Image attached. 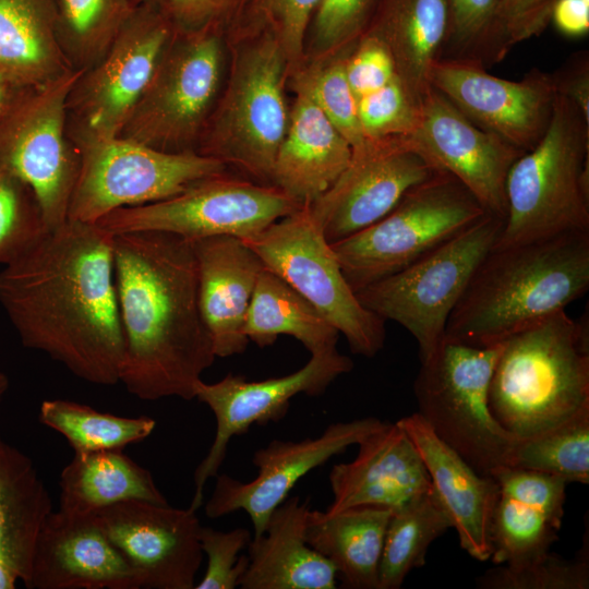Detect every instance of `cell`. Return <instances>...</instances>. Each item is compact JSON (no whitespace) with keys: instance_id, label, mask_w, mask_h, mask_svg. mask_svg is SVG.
I'll list each match as a JSON object with an SVG mask.
<instances>
[{"instance_id":"obj_9","label":"cell","mask_w":589,"mask_h":589,"mask_svg":"<svg viewBox=\"0 0 589 589\" xmlns=\"http://www.w3.org/2000/svg\"><path fill=\"white\" fill-rule=\"evenodd\" d=\"M486 214L455 177L437 171L383 218L330 247L356 292L404 269Z\"/></svg>"},{"instance_id":"obj_54","label":"cell","mask_w":589,"mask_h":589,"mask_svg":"<svg viewBox=\"0 0 589 589\" xmlns=\"http://www.w3.org/2000/svg\"><path fill=\"white\" fill-rule=\"evenodd\" d=\"M461 4H462V0H449V5H450V22L453 19H455L457 16V14L459 13V10L461 8Z\"/></svg>"},{"instance_id":"obj_24","label":"cell","mask_w":589,"mask_h":589,"mask_svg":"<svg viewBox=\"0 0 589 589\" xmlns=\"http://www.w3.org/2000/svg\"><path fill=\"white\" fill-rule=\"evenodd\" d=\"M417 448L432 488L458 534L460 548L485 562L492 554V518L498 486L494 477L476 471L420 417L396 421Z\"/></svg>"},{"instance_id":"obj_15","label":"cell","mask_w":589,"mask_h":589,"mask_svg":"<svg viewBox=\"0 0 589 589\" xmlns=\"http://www.w3.org/2000/svg\"><path fill=\"white\" fill-rule=\"evenodd\" d=\"M301 206L275 185L235 179L225 171L169 199L115 209L96 224L112 235L149 230L191 241L214 236L244 240Z\"/></svg>"},{"instance_id":"obj_21","label":"cell","mask_w":589,"mask_h":589,"mask_svg":"<svg viewBox=\"0 0 589 589\" xmlns=\"http://www.w3.org/2000/svg\"><path fill=\"white\" fill-rule=\"evenodd\" d=\"M141 588L192 589L203 561L196 510L125 501L94 513Z\"/></svg>"},{"instance_id":"obj_42","label":"cell","mask_w":589,"mask_h":589,"mask_svg":"<svg viewBox=\"0 0 589 589\" xmlns=\"http://www.w3.org/2000/svg\"><path fill=\"white\" fill-rule=\"evenodd\" d=\"M47 231L33 190L14 175L0 169V264L15 259Z\"/></svg>"},{"instance_id":"obj_22","label":"cell","mask_w":589,"mask_h":589,"mask_svg":"<svg viewBox=\"0 0 589 589\" xmlns=\"http://www.w3.org/2000/svg\"><path fill=\"white\" fill-rule=\"evenodd\" d=\"M28 588L139 589L137 574L93 514L59 509L44 521L35 544Z\"/></svg>"},{"instance_id":"obj_33","label":"cell","mask_w":589,"mask_h":589,"mask_svg":"<svg viewBox=\"0 0 589 589\" xmlns=\"http://www.w3.org/2000/svg\"><path fill=\"white\" fill-rule=\"evenodd\" d=\"M59 485V509L69 513L93 514L133 500L167 503L149 470L123 449L74 453L61 472Z\"/></svg>"},{"instance_id":"obj_44","label":"cell","mask_w":589,"mask_h":589,"mask_svg":"<svg viewBox=\"0 0 589 589\" xmlns=\"http://www.w3.org/2000/svg\"><path fill=\"white\" fill-rule=\"evenodd\" d=\"M419 105L396 76L383 87L358 98V115L369 142L406 137L414 129Z\"/></svg>"},{"instance_id":"obj_38","label":"cell","mask_w":589,"mask_h":589,"mask_svg":"<svg viewBox=\"0 0 589 589\" xmlns=\"http://www.w3.org/2000/svg\"><path fill=\"white\" fill-rule=\"evenodd\" d=\"M589 482V411L533 437L518 440L510 466Z\"/></svg>"},{"instance_id":"obj_11","label":"cell","mask_w":589,"mask_h":589,"mask_svg":"<svg viewBox=\"0 0 589 589\" xmlns=\"http://www.w3.org/2000/svg\"><path fill=\"white\" fill-rule=\"evenodd\" d=\"M503 225L504 219L486 214L404 269L356 291L357 298L384 321L406 328L422 362L444 341L452 311Z\"/></svg>"},{"instance_id":"obj_53","label":"cell","mask_w":589,"mask_h":589,"mask_svg":"<svg viewBox=\"0 0 589 589\" xmlns=\"http://www.w3.org/2000/svg\"><path fill=\"white\" fill-rule=\"evenodd\" d=\"M12 85L0 77V110Z\"/></svg>"},{"instance_id":"obj_16","label":"cell","mask_w":589,"mask_h":589,"mask_svg":"<svg viewBox=\"0 0 589 589\" xmlns=\"http://www.w3.org/2000/svg\"><path fill=\"white\" fill-rule=\"evenodd\" d=\"M352 368V360L333 347L312 353L302 368L280 377L248 381L243 375L229 373L215 383L199 381L194 398L213 412L216 432L206 456L195 469L194 494L189 507L197 510L202 506L205 484L218 474L232 437L243 435L252 424L280 421L294 396H320Z\"/></svg>"},{"instance_id":"obj_34","label":"cell","mask_w":589,"mask_h":589,"mask_svg":"<svg viewBox=\"0 0 589 589\" xmlns=\"http://www.w3.org/2000/svg\"><path fill=\"white\" fill-rule=\"evenodd\" d=\"M243 332L261 348L272 346L280 335L292 336L311 354L336 347L339 335L308 300L266 267L257 277Z\"/></svg>"},{"instance_id":"obj_1","label":"cell","mask_w":589,"mask_h":589,"mask_svg":"<svg viewBox=\"0 0 589 589\" xmlns=\"http://www.w3.org/2000/svg\"><path fill=\"white\" fill-rule=\"evenodd\" d=\"M0 304L23 346L96 385L119 383L124 337L113 235L67 220L0 271Z\"/></svg>"},{"instance_id":"obj_31","label":"cell","mask_w":589,"mask_h":589,"mask_svg":"<svg viewBox=\"0 0 589 589\" xmlns=\"http://www.w3.org/2000/svg\"><path fill=\"white\" fill-rule=\"evenodd\" d=\"M449 28V0H382L368 27L387 45L397 76L418 105Z\"/></svg>"},{"instance_id":"obj_32","label":"cell","mask_w":589,"mask_h":589,"mask_svg":"<svg viewBox=\"0 0 589 589\" xmlns=\"http://www.w3.org/2000/svg\"><path fill=\"white\" fill-rule=\"evenodd\" d=\"M56 21L57 0H0L1 79L25 86L71 70L57 40Z\"/></svg>"},{"instance_id":"obj_13","label":"cell","mask_w":589,"mask_h":589,"mask_svg":"<svg viewBox=\"0 0 589 589\" xmlns=\"http://www.w3.org/2000/svg\"><path fill=\"white\" fill-rule=\"evenodd\" d=\"M80 167L68 219L96 224L110 212L175 196L227 166L196 152L167 153L116 136L77 147Z\"/></svg>"},{"instance_id":"obj_50","label":"cell","mask_w":589,"mask_h":589,"mask_svg":"<svg viewBox=\"0 0 589 589\" xmlns=\"http://www.w3.org/2000/svg\"><path fill=\"white\" fill-rule=\"evenodd\" d=\"M552 76L556 93L570 99L589 124V63L587 55L577 58L562 74Z\"/></svg>"},{"instance_id":"obj_45","label":"cell","mask_w":589,"mask_h":589,"mask_svg":"<svg viewBox=\"0 0 589 589\" xmlns=\"http://www.w3.org/2000/svg\"><path fill=\"white\" fill-rule=\"evenodd\" d=\"M557 0H498L493 20L480 44L490 47L498 60L507 50L538 36L552 19Z\"/></svg>"},{"instance_id":"obj_43","label":"cell","mask_w":589,"mask_h":589,"mask_svg":"<svg viewBox=\"0 0 589 589\" xmlns=\"http://www.w3.org/2000/svg\"><path fill=\"white\" fill-rule=\"evenodd\" d=\"M382 0H322L306 34L317 59L354 45L370 26Z\"/></svg>"},{"instance_id":"obj_14","label":"cell","mask_w":589,"mask_h":589,"mask_svg":"<svg viewBox=\"0 0 589 589\" xmlns=\"http://www.w3.org/2000/svg\"><path fill=\"white\" fill-rule=\"evenodd\" d=\"M173 32L159 2L135 7L106 55L70 89L67 133L76 147L120 135Z\"/></svg>"},{"instance_id":"obj_3","label":"cell","mask_w":589,"mask_h":589,"mask_svg":"<svg viewBox=\"0 0 589 589\" xmlns=\"http://www.w3.org/2000/svg\"><path fill=\"white\" fill-rule=\"evenodd\" d=\"M588 289L589 231L493 247L452 311L445 339L497 345L565 310Z\"/></svg>"},{"instance_id":"obj_19","label":"cell","mask_w":589,"mask_h":589,"mask_svg":"<svg viewBox=\"0 0 589 589\" xmlns=\"http://www.w3.org/2000/svg\"><path fill=\"white\" fill-rule=\"evenodd\" d=\"M437 171L405 137L371 141L353 152L337 181L308 205L334 243L383 218L411 188Z\"/></svg>"},{"instance_id":"obj_17","label":"cell","mask_w":589,"mask_h":589,"mask_svg":"<svg viewBox=\"0 0 589 589\" xmlns=\"http://www.w3.org/2000/svg\"><path fill=\"white\" fill-rule=\"evenodd\" d=\"M428 83L481 129L530 151L545 132L556 97L553 76L532 71L520 81L486 72L480 60L436 59Z\"/></svg>"},{"instance_id":"obj_48","label":"cell","mask_w":589,"mask_h":589,"mask_svg":"<svg viewBox=\"0 0 589 589\" xmlns=\"http://www.w3.org/2000/svg\"><path fill=\"white\" fill-rule=\"evenodd\" d=\"M252 0H160L178 31L215 28L227 34Z\"/></svg>"},{"instance_id":"obj_28","label":"cell","mask_w":589,"mask_h":589,"mask_svg":"<svg viewBox=\"0 0 589 589\" xmlns=\"http://www.w3.org/2000/svg\"><path fill=\"white\" fill-rule=\"evenodd\" d=\"M309 500L287 497L269 516L263 533L253 537L242 589H335L334 565L309 545L305 525Z\"/></svg>"},{"instance_id":"obj_41","label":"cell","mask_w":589,"mask_h":589,"mask_svg":"<svg viewBox=\"0 0 589 589\" xmlns=\"http://www.w3.org/2000/svg\"><path fill=\"white\" fill-rule=\"evenodd\" d=\"M481 589H587L588 550L572 560L551 552L519 563L500 564L477 578Z\"/></svg>"},{"instance_id":"obj_7","label":"cell","mask_w":589,"mask_h":589,"mask_svg":"<svg viewBox=\"0 0 589 589\" xmlns=\"http://www.w3.org/2000/svg\"><path fill=\"white\" fill-rule=\"evenodd\" d=\"M503 342L472 347L444 339L413 384L418 414L476 471L492 476L510 466L517 443L489 406L491 376Z\"/></svg>"},{"instance_id":"obj_2","label":"cell","mask_w":589,"mask_h":589,"mask_svg":"<svg viewBox=\"0 0 589 589\" xmlns=\"http://www.w3.org/2000/svg\"><path fill=\"white\" fill-rule=\"evenodd\" d=\"M124 337L119 383L139 399H194L216 356L199 303L193 241L164 231L113 235Z\"/></svg>"},{"instance_id":"obj_40","label":"cell","mask_w":589,"mask_h":589,"mask_svg":"<svg viewBox=\"0 0 589 589\" xmlns=\"http://www.w3.org/2000/svg\"><path fill=\"white\" fill-rule=\"evenodd\" d=\"M345 57L317 59L309 67L292 71L293 81L302 84L334 127L351 145L353 152L363 149L369 141L361 129L358 98L345 71Z\"/></svg>"},{"instance_id":"obj_47","label":"cell","mask_w":589,"mask_h":589,"mask_svg":"<svg viewBox=\"0 0 589 589\" xmlns=\"http://www.w3.org/2000/svg\"><path fill=\"white\" fill-rule=\"evenodd\" d=\"M354 47L345 57V71L357 98L383 87L397 76L393 56L377 34L366 29Z\"/></svg>"},{"instance_id":"obj_57","label":"cell","mask_w":589,"mask_h":589,"mask_svg":"<svg viewBox=\"0 0 589 589\" xmlns=\"http://www.w3.org/2000/svg\"><path fill=\"white\" fill-rule=\"evenodd\" d=\"M582 1L589 4V0H582Z\"/></svg>"},{"instance_id":"obj_10","label":"cell","mask_w":589,"mask_h":589,"mask_svg":"<svg viewBox=\"0 0 589 589\" xmlns=\"http://www.w3.org/2000/svg\"><path fill=\"white\" fill-rule=\"evenodd\" d=\"M82 71L12 86L0 110V169L35 193L48 230L68 220L80 155L67 133V99Z\"/></svg>"},{"instance_id":"obj_49","label":"cell","mask_w":589,"mask_h":589,"mask_svg":"<svg viewBox=\"0 0 589 589\" xmlns=\"http://www.w3.org/2000/svg\"><path fill=\"white\" fill-rule=\"evenodd\" d=\"M498 0H462L459 13L450 22L449 34L461 46L480 45L484 37Z\"/></svg>"},{"instance_id":"obj_4","label":"cell","mask_w":589,"mask_h":589,"mask_svg":"<svg viewBox=\"0 0 589 589\" xmlns=\"http://www.w3.org/2000/svg\"><path fill=\"white\" fill-rule=\"evenodd\" d=\"M489 406L517 440L589 411L587 313L574 320L562 310L504 340L490 381Z\"/></svg>"},{"instance_id":"obj_56","label":"cell","mask_w":589,"mask_h":589,"mask_svg":"<svg viewBox=\"0 0 589 589\" xmlns=\"http://www.w3.org/2000/svg\"><path fill=\"white\" fill-rule=\"evenodd\" d=\"M135 3H145V2H159L160 0H133Z\"/></svg>"},{"instance_id":"obj_55","label":"cell","mask_w":589,"mask_h":589,"mask_svg":"<svg viewBox=\"0 0 589 589\" xmlns=\"http://www.w3.org/2000/svg\"><path fill=\"white\" fill-rule=\"evenodd\" d=\"M8 378L7 376L0 372V401L4 395V393L7 392V388H8Z\"/></svg>"},{"instance_id":"obj_37","label":"cell","mask_w":589,"mask_h":589,"mask_svg":"<svg viewBox=\"0 0 589 589\" xmlns=\"http://www.w3.org/2000/svg\"><path fill=\"white\" fill-rule=\"evenodd\" d=\"M38 418L61 434L74 453L123 449L145 440L156 426L151 417H120L68 399L43 401Z\"/></svg>"},{"instance_id":"obj_23","label":"cell","mask_w":589,"mask_h":589,"mask_svg":"<svg viewBox=\"0 0 589 589\" xmlns=\"http://www.w3.org/2000/svg\"><path fill=\"white\" fill-rule=\"evenodd\" d=\"M358 445L353 460L329 472L334 498L325 513L361 505L396 509L432 489L417 448L397 422H386Z\"/></svg>"},{"instance_id":"obj_52","label":"cell","mask_w":589,"mask_h":589,"mask_svg":"<svg viewBox=\"0 0 589 589\" xmlns=\"http://www.w3.org/2000/svg\"><path fill=\"white\" fill-rule=\"evenodd\" d=\"M17 580V576L0 562V589H13Z\"/></svg>"},{"instance_id":"obj_8","label":"cell","mask_w":589,"mask_h":589,"mask_svg":"<svg viewBox=\"0 0 589 589\" xmlns=\"http://www.w3.org/2000/svg\"><path fill=\"white\" fill-rule=\"evenodd\" d=\"M226 33L178 31L119 136L167 153L196 152L225 83Z\"/></svg>"},{"instance_id":"obj_51","label":"cell","mask_w":589,"mask_h":589,"mask_svg":"<svg viewBox=\"0 0 589 589\" xmlns=\"http://www.w3.org/2000/svg\"><path fill=\"white\" fill-rule=\"evenodd\" d=\"M551 21L566 35H584L589 31V4L582 0H557Z\"/></svg>"},{"instance_id":"obj_12","label":"cell","mask_w":589,"mask_h":589,"mask_svg":"<svg viewBox=\"0 0 589 589\" xmlns=\"http://www.w3.org/2000/svg\"><path fill=\"white\" fill-rule=\"evenodd\" d=\"M242 241L345 336L353 353L373 358L383 349L385 321L357 298L308 204Z\"/></svg>"},{"instance_id":"obj_26","label":"cell","mask_w":589,"mask_h":589,"mask_svg":"<svg viewBox=\"0 0 589 589\" xmlns=\"http://www.w3.org/2000/svg\"><path fill=\"white\" fill-rule=\"evenodd\" d=\"M197 263L199 303L216 358L242 353L243 326L264 265L241 239L214 236L193 241Z\"/></svg>"},{"instance_id":"obj_35","label":"cell","mask_w":589,"mask_h":589,"mask_svg":"<svg viewBox=\"0 0 589 589\" xmlns=\"http://www.w3.org/2000/svg\"><path fill=\"white\" fill-rule=\"evenodd\" d=\"M452 528L433 488L393 510L383 543L378 589H398L425 564L431 543Z\"/></svg>"},{"instance_id":"obj_27","label":"cell","mask_w":589,"mask_h":589,"mask_svg":"<svg viewBox=\"0 0 589 589\" xmlns=\"http://www.w3.org/2000/svg\"><path fill=\"white\" fill-rule=\"evenodd\" d=\"M296 99L277 152L271 184L300 204L323 195L348 168L352 147L309 91L293 81Z\"/></svg>"},{"instance_id":"obj_25","label":"cell","mask_w":589,"mask_h":589,"mask_svg":"<svg viewBox=\"0 0 589 589\" xmlns=\"http://www.w3.org/2000/svg\"><path fill=\"white\" fill-rule=\"evenodd\" d=\"M493 477L498 486L491 530L493 564L519 563L550 552L562 526L568 483L509 466Z\"/></svg>"},{"instance_id":"obj_29","label":"cell","mask_w":589,"mask_h":589,"mask_svg":"<svg viewBox=\"0 0 589 589\" xmlns=\"http://www.w3.org/2000/svg\"><path fill=\"white\" fill-rule=\"evenodd\" d=\"M393 510L374 505L335 514L310 509L306 542L334 565L344 587L378 589L384 537Z\"/></svg>"},{"instance_id":"obj_46","label":"cell","mask_w":589,"mask_h":589,"mask_svg":"<svg viewBox=\"0 0 589 589\" xmlns=\"http://www.w3.org/2000/svg\"><path fill=\"white\" fill-rule=\"evenodd\" d=\"M253 532L247 528L221 531L201 527L200 542L207 566L196 589H235L243 576L249 558L240 555L248 548Z\"/></svg>"},{"instance_id":"obj_18","label":"cell","mask_w":589,"mask_h":589,"mask_svg":"<svg viewBox=\"0 0 589 589\" xmlns=\"http://www.w3.org/2000/svg\"><path fill=\"white\" fill-rule=\"evenodd\" d=\"M405 139L437 170L455 177L488 214L505 218L507 175L525 152L476 125L432 86Z\"/></svg>"},{"instance_id":"obj_20","label":"cell","mask_w":589,"mask_h":589,"mask_svg":"<svg viewBox=\"0 0 589 589\" xmlns=\"http://www.w3.org/2000/svg\"><path fill=\"white\" fill-rule=\"evenodd\" d=\"M386 422L369 417L328 425L322 434L301 441L274 440L257 449L252 462L257 474L244 482L217 474L205 504L208 518L244 510L253 525V537L263 533L272 513L289 496L297 482L332 457L382 429Z\"/></svg>"},{"instance_id":"obj_30","label":"cell","mask_w":589,"mask_h":589,"mask_svg":"<svg viewBox=\"0 0 589 589\" xmlns=\"http://www.w3.org/2000/svg\"><path fill=\"white\" fill-rule=\"evenodd\" d=\"M52 512L33 460L0 433V562L28 588L39 530Z\"/></svg>"},{"instance_id":"obj_5","label":"cell","mask_w":589,"mask_h":589,"mask_svg":"<svg viewBox=\"0 0 589 589\" xmlns=\"http://www.w3.org/2000/svg\"><path fill=\"white\" fill-rule=\"evenodd\" d=\"M505 190L493 247L589 231V124L570 99L556 94L545 132L514 161Z\"/></svg>"},{"instance_id":"obj_6","label":"cell","mask_w":589,"mask_h":589,"mask_svg":"<svg viewBox=\"0 0 589 589\" xmlns=\"http://www.w3.org/2000/svg\"><path fill=\"white\" fill-rule=\"evenodd\" d=\"M235 38L240 44L226 83L200 140L197 153L233 165L271 184L290 110L284 86L288 61L267 33Z\"/></svg>"},{"instance_id":"obj_36","label":"cell","mask_w":589,"mask_h":589,"mask_svg":"<svg viewBox=\"0 0 589 589\" xmlns=\"http://www.w3.org/2000/svg\"><path fill=\"white\" fill-rule=\"evenodd\" d=\"M133 0H57L56 36L69 67L95 65L133 13Z\"/></svg>"},{"instance_id":"obj_39","label":"cell","mask_w":589,"mask_h":589,"mask_svg":"<svg viewBox=\"0 0 589 589\" xmlns=\"http://www.w3.org/2000/svg\"><path fill=\"white\" fill-rule=\"evenodd\" d=\"M322 0H252L229 37L267 33L281 48L292 72L302 63L311 20Z\"/></svg>"}]
</instances>
